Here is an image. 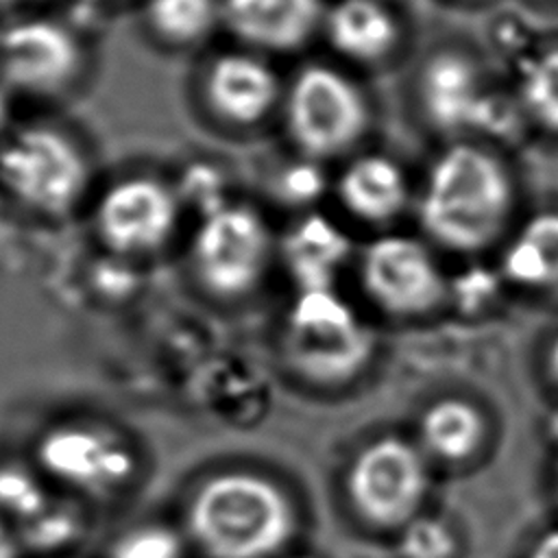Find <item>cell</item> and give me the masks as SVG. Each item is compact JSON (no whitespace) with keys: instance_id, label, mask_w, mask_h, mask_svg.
<instances>
[{"instance_id":"6da1fadb","label":"cell","mask_w":558,"mask_h":558,"mask_svg":"<svg viewBox=\"0 0 558 558\" xmlns=\"http://www.w3.org/2000/svg\"><path fill=\"white\" fill-rule=\"evenodd\" d=\"M510 205L512 185L501 163L475 146L458 144L432 166L418 216L442 246L477 251L499 235Z\"/></svg>"},{"instance_id":"7a4b0ae2","label":"cell","mask_w":558,"mask_h":558,"mask_svg":"<svg viewBox=\"0 0 558 558\" xmlns=\"http://www.w3.org/2000/svg\"><path fill=\"white\" fill-rule=\"evenodd\" d=\"M292 508L268 480L225 473L201 486L190 532L211 558H266L292 534Z\"/></svg>"},{"instance_id":"3957f363","label":"cell","mask_w":558,"mask_h":558,"mask_svg":"<svg viewBox=\"0 0 558 558\" xmlns=\"http://www.w3.org/2000/svg\"><path fill=\"white\" fill-rule=\"evenodd\" d=\"M89 161L63 131L33 124L15 131L0 148V185L24 209L63 216L89 185Z\"/></svg>"},{"instance_id":"277c9868","label":"cell","mask_w":558,"mask_h":558,"mask_svg":"<svg viewBox=\"0 0 558 558\" xmlns=\"http://www.w3.org/2000/svg\"><path fill=\"white\" fill-rule=\"evenodd\" d=\"M286 116L292 140L312 157L347 150L368 120L360 89L325 65H310L296 74L288 89Z\"/></svg>"},{"instance_id":"5b68a950","label":"cell","mask_w":558,"mask_h":558,"mask_svg":"<svg viewBox=\"0 0 558 558\" xmlns=\"http://www.w3.org/2000/svg\"><path fill=\"white\" fill-rule=\"evenodd\" d=\"M288 351L307 377L340 381L364 364L371 340L340 299L316 288L290 314Z\"/></svg>"},{"instance_id":"8992f818","label":"cell","mask_w":558,"mask_h":558,"mask_svg":"<svg viewBox=\"0 0 558 558\" xmlns=\"http://www.w3.org/2000/svg\"><path fill=\"white\" fill-rule=\"evenodd\" d=\"M270 235L264 220L248 207H220L198 227L192 262L201 281L220 296L248 292L264 275Z\"/></svg>"},{"instance_id":"52a82bcc","label":"cell","mask_w":558,"mask_h":558,"mask_svg":"<svg viewBox=\"0 0 558 558\" xmlns=\"http://www.w3.org/2000/svg\"><path fill=\"white\" fill-rule=\"evenodd\" d=\"M425 471L418 453L395 436L371 442L349 471V495L362 517L379 525L410 521L423 499Z\"/></svg>"},{"instance_id":"ba28073f","label":"cell","mask_w":558,"mask_h":558,"mask_svg":"<svg viewBox=\"0 0 558 558\" xmlns=\"http://www.w3.org/2000/svg\"><path fill=\"white\" fill-rule=\"evenodd\" d=\"M83 48L74 33L48 17H26L0 31V74L28 94H54L74 83Z\"/></svg>"},{"instance_id":"9c48e42d","label":"cell","mask_w":558,"mask_h":558,"mask_svg":"<svg viewBox=\"0 0 558 558\" xmlns=\"http://www.w3.org/2000/svg\"><path fill=\"white\" fill-rule=\"evenodd\" d=\"M360 270L368 296L397 316L429 312L445 292V279L432 253L405 235L371 242Z\"/></svg>"},{"instance_id":"30bf717a","label":"cell","mask_w":558,"mask_h":558,"mask_svg":"<svg viewBox=\"0 0 558 558\" xmlns=\"http://www.w3.org/2000/svg\"><path fill=\"white\" fill-rule=\"evenodd\" d=\"M177 225V201L155 179L131 177L102 192L94 209L100 240L116 253L133 255L161 246Z\"/></svg>"},{"instance_id":"8fae6325","label":"cell","mask_w":558,"mask_h":558,"mask_svg":"<svg viewBox=\"0 0 558 558\" xmlns=\"http://www.w3.org/2000/svg\"><path fill=\"white\" fill-rule=\"evenodd\" d=\"M222 17L259 48L290 50L312 37L325 13L323 0H225Z\"/></svg>"},{"instance_id":"7c38bea8","label":"cell","mask_w":558,"mask_h":558,"mask_svg":"<svg viewBox=\"0 0 558 558\" xmlns=\"http://www.w3.org/2000/svg\"><path fill=\"white\" fill-rule=\"evenodd\" d=\"M279 83L275 72L251 54H225L207 72L211 107L235 124L262 120L275 105Z\"/></svg>"},{"instance_id":"4fadbf2b","label":"cell","mask_w":558,"mask_h":558,"mask_svg":"<svg viewBox=\"0 0 558 558\" xmlns=\"http://www.w3.org/2000/svg\"><path fill=\"white\" fill-rule=\"evenodd\" d=\"M344 207L366 222H386L399 216L408 203L403 170L384 155L353 159L338 183Z\"/></svg>"},{"instance_id":"5bb4252c","label":"cell","mask_w":558,"mask_h":558,"mask_svg":"<svg viewBox=\"0 0 558 558\" xmlns=\"http://www.w3.org/2000/svg\"><path fill=\"white\" fill-rule=\"evenodd\" d=\"M325 26L331 46L355 61L386 57L399 37L392 13L377 0H340L325 13Z\"/></svg>"},{"instance_id":"9a60e30c","label":"cell","mask_w":558,"mask_h":558,"mask_svg":"<svg viewBox=\"0 0 558 558\" xmlns=\"http://www.w3.org/2000/svg\"><path fill=\"white\" fill-rule=\"evenodd\" d=\"M41 453L50 469L81 484H111L131 471L126 451L96 434L78 429L48 436Z\"/></svg>"},{"instance_id":"2e32d148","label":"cell","mask_w":558,"mask_h":558,"mask_svg":"<svg viewBox=\"0 0 558 558\" xmlns=\"http://www.w3.org/2000/svg\"><path fill=\"white\" fill-rule=\"evenodd\" d=\"M423 102L440 126L477 124V116L484 109L477 74L456 54L434 59L423 74Z\"/></svg>"},{"instance_id":"e0dca14e","label":"cell","mask_w":558,"mask_h":558,"mask_svg":"<svg viewBox=\"0 0 558 558\" xmlns=\"http://www.w3.org/2000/svg\"><path fill=\"white\" fill-rule=\"evenodd\" d=\"M508 279L519 286L558 292V211L532 216L504 255Z\"/></svg>"},{"instance_id":"ac0fdd59","label":"cell","mask_w":558,"mask_h":558,"mask_svg":"<svg viewBox=\"0 0 558 558\" xmlns=\"http://www.w3.org/2000/svg\"><path fill=\"white\" fill-rule=\"evenodd\" d=\"M425 445L440 458L462 460L469 458L482 438L480 412L460 399L436 401L421 421Z\"/></svg>"},{"instance_id":"d6986e66","label":"cell","mask_w":558,"mask_h":558,"mask_svg":"<svg viewBox=\"0 0 558 558\" xmlns=\"http://www.w3.org/2000/svg\"><path fill=\"white\" fill-rule=\"evenodd\" d=\"M218 20L216 0H148V22L168 41L205 37Z\"/></svg>"},{"instance_id":"ffe728a7","label":"cell","mask_w":558,"mask_h":558,"mask_svg":"<svg viewBox=\"0 0 558 558\" xmlns=\"http://www.w3.org/2000/svg\"><path fill=\"white\" fill-rule=\"evenodd\" d=\"M521 98L538 124L558 133V48H549L527 63Z\"/></svg>"},{"instance_id":"44dd1931","label":"cell","mask_w":558,"mask_h":558,"mask_svg":"<svg viewBox=\"0 0 558 558\" xmlns=\"http://www.w3.org/2000/svg\"><path fill=\"white\" fill-rule=\"evenodd\" d=\"M401 551L405 558H449L453 538L440 521L414 519L403 532Z\"/></svg>"},{"instance_id":"7402d4cb","label":"cell","mask_w":558,"mask_h":558,"mask_svg":"<svg viewBox=\"0 0 558 558\" xmlns=\"http://www.w3.org/2000/svg\"><path fill=\"white\" fill-rule=\"evenodd\" d=\"M116 558H179V543L163 527H144L124 536L116 547Z\"/></svg>"},{"instance_id":"603a6c76","label":"cell","mask_w":558,"mask_h":558,"mask_svg":"<svg viewBox=\"0 0 558 558\" xmlns=\"http://www.w3.org/2000/svg\"><path fill=\"white\" fill-rule=\"evenodd\" d=\"M527 558H558V527L543 534Z\"/></svg>"},{"instance_id":"cb8c5ba5","label":"cell","mask_w":558,"mask_h":558,"mask_svg":"<svg viewBox=\"0 0 558 558\" xmlns=\"http://www.w3.org/2000/svg\"><path fill=\"white\" fill-rule=\"evenodd\" d=\"M547 366H549V375L558 386V336L551 340L549 353H547Z\"/></svg>"},{"instance_id":"d4e9b609","label":"cell","mask_w":558,"mask_h":558,"mask_svg":"<svg viewBox=\"0 0 558 558\" xmlns=\"http://www.w3.org/2000/svg\"><path fill=\"white\" fill-rule=\"evenodd\" d=\"M0 558H15V547L7 530L0 525Z\"/></svg>"},{"instance_id":"484cf974","label":"cell","mask_w":558,"mask_h":558,"mask_svg":"<svg viewBox=\"0 0 558 558\" xmlns=\"http://www.w3.org/2000/svg\"><path fill=\"white\" fill-rule=\"evenodd\" d=\"M31 0H0V11H9V9H17L28 4Z\"/></svg>"},{"instance_id":"4316f807","label":"cell","mask_w":558,"mask_h":558,"mask_svg":"<svg viewBox=\"0 0 558 558\" xmlns=\"http://www.w3.org/2000/svg\"><path fill=\"white\" fill-rule=\"evenodd\" d=\"M89 2H107V0H89Z\"/></svg>"},{"instance_id":"83f0119b","label":"cell","mask_w":558,"mask_h":558,"mask_svg":"<svg viewBox=\"0 0 558 558\" xmlns=\"http://www.w3.org/2000/svg\"><path fill=\"white\" fill-rule=\"evenodd\" d=\"M556 477H558V464H556Z\"/></svg>"}]
</instances>
